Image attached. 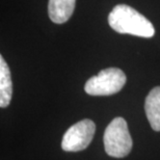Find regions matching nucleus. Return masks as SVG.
Listing matches in <instances>:
<instances>
[{
	"label": "nucleus",
	"instance_id": "obj_1",
	"mask_svg": "<svg viewBox=\"0 0 160 160\" xmlns=\"http://www.w3.org/2000/svg\"><path fill=\"white\" fill-rule=\"evenodd\" d=\"M109 26L123 34L152 38L155 34L153 24L136 9L127 4H118L108 16Z\"/></svg>",
	"mask_w": 160,
	"mask_h": 160
},
{
	"label": "nucleus",
	"instance_id": "obj_2",
	"mask_svg": "<svg viewBox=\"0 0 160 160\" xmlns=\"http://www.w3.org/2000/svg\"><path fill=\"white\" fill-rule=\"evenodd\" d=\"M104 148L109 156L123 158L131 152V139L128 125L125 119L118 117L110 122L104 132Z\"/></svg>",
	"mask_w": 160,
	"mask_h": 160
},
{
	"label": "nucleus",
	"instance_id": "obj_3",
	"mask_svg": "<svg viewBox=\"0 0 160 160\" xmlns=\"http://www.w3.org/2000/svg\"><path fill=\"white\" fill-rule=\"evenodd\" d=\"M126 80V75L121 69H104L86 81L84 91L91 96H110L119 92Z\"/></svg>",
	"mask_w": 160,
	"mask_h": 160
},
{
	"label": "nucleus",
	"instance_id": "obj_4",
	"mask_svg": "<svg viewBox=\"0 0 160 160\" xmlns=\"http://www.w3.org/2000/svg\"><path fill=\"white\" fill-rule=\"evenodd\" d=\"M96 125L92 120L84 119L74 124L66 131L62 148L66 152H79L86 149L95 135Z\"/></svg>",
	"mask_w": 160,
	"mask_h": 160
},
{
	"label": "nucleus",
	"instance_id": "obj_5",
	"mask_svg": "<svg viewBox=\"0 0 160 160\" xmlns=\"http://www.w3.org/2000/svg\"><path fill=\"white\" fill-rule=\"evenodd\" d=\"M76 0H49L48 15L51 21L56 24L66 23L72 17Z\"/></svg>",
	"mask_w": 160,
	"mask_h": 160
},
{
	"label": "nucleus",
	"instance_id": "obj_6",
	"mask_svg": "<svg viewBox=\"0 0 160 160\" xmlns=\"http://www.w3.org/2000/svg\"><path fill=\"white\" fill-rule=\"evenodd\" d=\"M145 110L151 128L160 131V86L154 88L147 96Z\"/></svg>",
	"mask_w": 160,
	"mask_h": 160
},
{
	"label": "nucleus",
	"instance_id": "obj_7",
	"mask_svg": "<svg viewBox=\"0 0 160 160\" xmlns=\"http://www.w3.org/2000/svg\"><path fill=\"white\" fill-rule=\"evenodd\" d=\"M12 96V82L8 63L0 56V107H8Z\"/></svg>",
	"mask_w": 160,
	"mask_h": 160
}]
</instances>
